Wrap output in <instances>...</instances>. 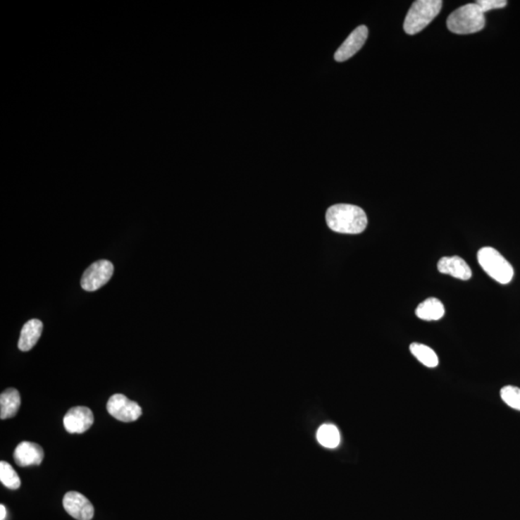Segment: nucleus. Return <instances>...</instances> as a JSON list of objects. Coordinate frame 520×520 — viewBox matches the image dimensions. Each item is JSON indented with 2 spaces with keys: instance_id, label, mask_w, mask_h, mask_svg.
Listing matches in <instances>:
<instances>
[{
  "instance_id": "obj_8",
  "label": "nucleus",
  "mask_w": 520,
  "mask_h": 520,
  "mask_svg": "<svg viewBox=\"0 0 520 520\" xmlns=\"http://www.w3.org/2000/svg\"><path fill=\"white\" fill-rule=\"evenodd\" d=\"M93 423V411L87 407H75L64 416V427L70 433H85L90 429Z\"/></svg>"
},
{
  "instance_id": "obj_4",
  "label": "nucleus",
  "mask_w": 520,
  "mask_h": 520,
  "mask_svg": "<svg viewBox=\"0 0 520 520\" xmlns=\"http://www.w3.org/2000/svg\"><path fill=\"white\" fill-rule=\"evenodd\" d=\"M477 259L483 270L496 282L507 285L513 280V266L497 249L484 247L478 252Z\"/></svg>"
},
{
  "instance_id": "obj_13",
  "label": "nucleus",
  "mask_w": 520,
  "mask_h": 520,
  "mask_svg": "<svg viewBox=\"0 0 520 520\" xmlns=\"http://www.w3.org/2000/svg\"><path fill=\"white\" fill-rule=\"evenodd\" d=\"M20 407V392L16 388H8L0 395V419H12Z\"/></svg>"
},
{
  "instance_id": "obj_2",
  "label": "nucleus",
  "mask_w": 520,
  "mask_h": 520,
  "mask_svg": "<svg viewBox=\"0 0 520 520\" xmlns=\"http://www.w3.org/2000/svg\"><path fill=\"white\" fill-rule=\"evenodd\" d=\"M485 25V14L476 4L458 8L447 18V27L458 35L479 32Z\"/></svg>"
},
{
  "instance_id": "obj_18",
  "label": "nucleus",
  "mask_w": 520,
  "mask_h": 520,
  "mask_svg": "<svg viewBox=\"0 0 520 520\" xmlns=\"http://www.w3.org/2000/svg\"><path fill=\"white\" fill-rule=\"evenodd\" d=\"M501 398L512 409L520 411V388L507 385L500 391Z\"/></svg>"
},
{
  "instance_id": "obj_14",
  "label": "nucleus",
  "mask_w": 520,
  "mask_h": 520,
  "mask_svg": "<svg viewBox=\"0 0 520 520\" xmlns=\"http://www.w3.org/2000/svg\"><path fill=\"white\" fill-rule=\"evenodd\" d=\"M416 316L425 321H437L445 314V309L437 298H428L417 307Z\"/></svg>"
},
{
  "instance_id": "obj_16",
  "label": "nucleus",
  "mask_w": 520,
  "mask_h": 520,
  "mask_svg": "<svg viewBox=\"0 0 520 520\" xmlns=\"http://www.w3.org/2000/svg\"><path fill=\"white\" fill-rule=\"evenodd\" d=\"M409 350H411V353L414 354V356L416 357V358L419 359L422 364H424L425 366L429 367V369H435V367L438 366V362H440L438 361V358L435 352L433 351L432 348H430V347L424 345V344L412 343L411 344V346H409Z\"/></svg>"
},
{
  "instance_id": "obj_5",
  "label": "nucleus",
  "mask_w": 520,
  "mask_h": 520,
  "mask_svg": "<svg viewBox=\"0 0 520 520\" xmlns=\"http://www.w3.org/2000/svg\"><path fill=\"white\" fill-rule=\"evenodd\" d=\"M114 274V265L109 260L101 259L87 268L81 278V287L88 292L99 290L109 282Z\"/></svg>"
},
{
  "instance_id": "obj_19",
  "label": "nucleus",
  "mask_w": 520,
  "mask_h": 520,
  "mask_svg": "<svg viewBox=\"0 0 520 520\" xmlns=\"http://www.w3.org/2000/svg\"><path fill=\"white\" fill-rule=\"evenodd\" d=\"M476 4L485 14V12L490 11V10L500 9V8L505 7L507 1L505 0H478Z\"/></svg>"
},
{
  "instance_id": "obj_6",
  "label": "nucleus",
  "mask_w": 520,
  "mask_h": 520,
  "mask_svg": "<svg viewBox=\"0 0 520 520\" xmlns=\"http://www.w3.org/2000/svg\"><path fill=\"white\" fill-rule=\"evenodd\" d=\"M106 408L110 416L125 423L136 421L143 412L136 402L130 400L123 394L111 396L107 402Z\"/></svg>"
},
{
  "instance_id": "obj_15",
  "label": "nucleus",
  "mask_w": 520,
  "mask_h": 520,
  "mask_svg": "<svg viewBox=\"0 0 520 520\" xmlns=\"http://www.w3.org/2000/svg\"><path fill=\"white\" fill-rule=\"evenodd\" d=\"M318 442L326 448L338 447L340 443V433L333 424H324L317 431Z\"/></svg>"
},
{
  "instance_id": "obj_11",
  "label": "nucleus",
  "mask_w": 520,
  "mask_h": 520,
  "mask_svg": "<svg viewBox=\"0 0 520 520\" xmlns=\"http://www.w3.org/2000/svg\"><path fill=\"white\" fill-rule=\"evenodd\" d=\"M438 270L442 274L450 275L459 280H467L472 277L471 268L462 257L445 256L438 264Z\"/></svg>"
},
{
  "instance_id": "obj_20",
  "label": "nucleus",
  "mask_w": 520,
  "mask_h": 520,
  "mask_svg": "<svg viewBox=\"0 0 520 520\" xmlns=\"http://www.w3.org/2000/svg\"><path fill=\"white\" fill-rule=\"evenodd\" d=\"M6 517V509L4 505L0 506V520H4Z\"/></svg>"
},
{
  "instance_id": "obj_17",
  "label": "nucleus",
  "mask_w": 520,
  "mask_h": 520,
  "mask_svg": "<svg viewBox=\"0 0 520 520\" xmlns=\"http://www.w3.org/2000/svg\"><path fill=\"white\" fill-rule=\"evenodd\" d=\"M0 481L10 490H18L20 487V479L11 464L7 462H0Z\"/></svg>"
},
{
  "instance_id": "obj_10",
  "label": "nucleus",
  "mask_w": 520,
  "mask_h": 520,
  "mask_svg": "<svg viewBox=\"0 0 520 520\" xmlns=\"http://www.w3.org/2000/svg\"><path fill=\"white\" fill-rule=\"evenodd\" d=\"M44 450L37 443L23 441L14 451V459L18 466H39L44 459Z\"/></svg>"
},
{
  "instance_id": "obj_3",
  "label": "nucleus",
  "mask_w": 520,
  "mask_h": 520,
  "mask_svg": "<svg viewBox=\"0 0 520 520\" xmlns=\"http://www.w3.org/2000/svg\"><path fill=\"white\" fill-rule=\"evenodd\" d=\"M441 0H417L411 5L404 22V30L408 35H416L427 27L440 14Z\"/></svg>"
},
{
  "instance_id": "obj_9",
  "label": "nucleus",
  "mask_w": 520,
  "mask_h": 520,
  "mask_svg": "<svg viewBox=\"0 0 520 520\" xmlns=\"http://www.w3.org/2000/svg\"><path fill=\"white\" fill-rule=\"evenodd\" d=\"M369 38V28L365 25L359 26L354 29L353 32L341 44L340 49L335 54V61L344 62L350 59L364 47L365 42Z\"/></svg>"
},
{
  "instance_id": "obj_7",
  "label": "nucleus",
  "mask_w": 520,
  "mask_h": 520,
  "mask_svg": "<svg viewBox=\"0 0 520 520\" xmlns=\"http://www.w3.org/2000/svg\"><path fill=\"white\" fill-rule=\"evenodd\" d=\"M63 506L68 514L78 520H91L94 516V507L83 495L69 491L63 499Z\"/></svg>"
},
{
  "instance_id": "obj_1",
  "label": "nucleus",
  "mask_w": 520,
  "mask_h": 520,
  "mask_svg": "<svg viewBox=\"0 0 520 520\" xmlns=\"http://www.w3.org/2000/svg\"><path fill=\"white\" fill-rule=\"evenodd\" d=\"M326 221L330 230L346 235H359L367 227V216L361 207L353 204H335L328 209Z\"/></svg>"
},
{
  "instance_id": "obj_12",
  "label": "nucleus",
  "mask_w": 520,
  "mask_h": 520,
  "mask_svg": "<svg viewBox=\"0 0 520 520\" xmlns=\"http://www.w3.org/2000/svg\"><path fill=\"white\" fill-rule=\"evenodd\" d=\"M43 328V323L39 319H31L26 322L18 340V349L23 352L30 351L40 340Z\"/></svg>"
}]
</instances>
